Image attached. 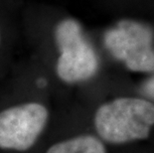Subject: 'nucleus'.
<instances>
[{"label": "nucleus", "mask_w": 154, "mask_h": 153, "mask_svg": "<svg viewBox=\"0 0 154 153\" xmlns=\"http://www.w3.org/2000/svg\"><path fill=\"white\" fill-rule=\"evenodd\" d=\"M154 125V105L137 97H119L100 106L94 127L103 140L112 144L148 137Z\"/></svg>", "instance_id": "1"}, {"label": "nucleus", "mask_w": 154, "mask_h": 153, "mask_svg": "<svg viewBox=\"0 0 154 153\" xmlns=\"http://www.w3.org/2000/svg\"><path fill=\"white\" fill-rule=\"evenodd\" d=\"M55 41L60 53L56 65L60 80L76 84L90 80L97 74L99 57L78 21L69 18L59 22L55 29Z\"/></svg>", "instance_id": "2"}, {"label": "nucleus", "mask_w": 154, "mask_h": 153, "mask_svg": "<svg viewBox=\"0 0 154 153\" xmlns=\"http://www.w3.org/2000/svg\"><path fill=\"white\" fill-rule=\"evenodd\" d=\"M103 43L111 56L128 70L154 72L153 32L147 25L131 19L121 20L106 32Z\"/></svg>", "instance_id": "3"}, {"label": "nucleus", "mask_w": 154, "mask_h": 153, "mask_svg": "<svg viewBox=\"0 0 154 153\" xmlns=\"http://www.w3.org/2000/svg\"><path fill=\"white\" fill-rule=\"evenodd\" d=\"M49 112L39 103L8 107L0 112V148L26 151L47 125Z\"/></svg>", "instance_id": "4"}, {"label": "nucleus", "mask_w": 154, "mask_h": 153, "mask_svg": "<svg viewBox=\"0 0 154 153\" xmlns=\"http://www.w3.org/2000/svg\"><path fill=\"white\" fill-rule=\"evenodd\" d=\"M46 153H106L99 138L93 135H80L52 145Z\"/></svg>", "instance_id": "5"}, {"label": "nucleus", "mask_w": 154, "mask_h": 153, "mask_svg": "<svg viewBox=\"0 0 154 153\" xmlns=\"http://www.w3.org/2000/svg\"><path fill=\"white\" fill-rule=\"evenodd\" d=\"M142 93L146 96L154 99V76L147 81L142 87Z\"/></svg>", "instance_id": "6"}, {"label": "nucleus", "mask_w": 154, "mask_h": 153, "mask_svg": "<svg viewBox=\"0 0 154 153\" xmlns=\"http://www.w3.org/2000/svg\"><path fill=\"white\" fill-rule=\"evenodd\" d=\"M0 41H1V35H0Z\"/></svg>", "instance_id": "7"}]
</instances>
